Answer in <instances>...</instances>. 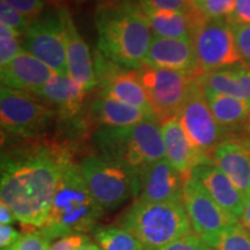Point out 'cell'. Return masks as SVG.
Wrapping results in <instances>:
<instances>
[{
  "mask_svg": "<svg viewBox=\"0 0 250 250\" xmlns=\"http://www.w3.org/2000/svg\"><path fill=\"white\" fill-rule=\"evenodd\" d=\"M67 154L50 146L2 154L0 198L18 221L35 228L45 224Z\"/></svg>",
  "mask_w": 250,
  "mask_h": 250,
  "instance_id": "obj_1",
  "label": "cell"
},
{
  "mask_svg": "<svg viewBox=\"0 0 250 250\" xmlns=\"http://www.w3.org/2000/svg\"><path fill=\"white\" fill-rule=\"evenodd\" d=\"M95 23L105 57L131 70L143 66L153 36L136 0H105L96 8Z\"/></svg>",
  "mask_w": 250,
  "mask_h": 250,
  "instance_id": "obj_2",
  "label": "cell"
},
{
  "mask_svg": "<svg viewBox=\"0 0 250 250\" xmlns=\"http://www.w3.org/2000/svg\"><path fill=\"white\" fill-rule=\"evenodd\" d=\"M104 210L94 199L70 154L65 158L48 219L39 232L49 240L86 233L96 227Z\"/></svg>",
  "mask_w": 250,
  "mask_h": 250,
  "instance_id": "obj_3",
  "label": "cell"
},
{
  "mask_svg": "<svg viewBox=\"0 0 250 250\" xmlns=\"http://www.w3.org/2000/svg\"><path fill=\"white\" fill-rule=\"evenodd\" d=\"M92 139L98 155L138 177L149 165L166 158L161 126L155 121L123 127H99Z\"/></svg>",
  "mask_w": 250,
  "mask_h": 250,
  "instance_id": "obj_4",
  "label": "cell"
},
{
  "mask_svg": "<svg viewBox=\"0 0 250 250\" xmlns=\"http://www.w3.org/2000/svg\"><path fill=\"white\" fill-rule=\"evenodd\" d=\"M145 250H158L192 232L183 203L134 201L117 219Z\"/></svg>",
  "mask_w": 250,
  "mask_h": 250,
  "instance_id": "obj_5",
  "label": "cell"
},
{
  "mask_svg": "<svg viewBox=\"0 0 250 250\" xmlns=\"http://www.w3.org/2000/svg\"><path fill=\"white\" fill-rule=\"evenodd\" d=\"M80 174L104 211L116 210L139 193V177L100 155H87L78 164Z\"/></svg>",
  "mask_w": 250,
  "mask_h": 250,
  "instance_id": "obj_6",
  "label": "cell"
},
{
  "mask_svg": "<svg viewBox=\"0 0 250 250\" xmlns=\"http://www.w3.org/2000/svg\"><path fill=\"white\" fill-rule=\"evenodd\" d=\"M58 114L35 94L1 86L0 122L13 136L35 137L42 133Z\"/></svg>",
  "mask_w": 250,
  "mask_h": 250,
  "instance_id": "obj_7",
  "label": "cell"
},
{
  "mask_svg": "<svg viewBox=\"0 0 250 250\" xmlns=\"http://www.w3.org/2000/svg\"><path fill=\"white\" fill-rule=\"evenodd\" d=\"M159 123L176 117L187 101L197 77L144 64L137 70Z\"/></svg>",
  "mask_w": 250,
  "mask_h": 250,
  "instance_id": "obj_8",
  "label": "cell"
},
{
  "mask_svg": "<svg viewBox=\"0 0 250 250\" xmlns=\"http://www.w3.org/2000/svg\"><path fill=\"white\" fill-rule=\"evenodd\" d=\"M176 118L193 146L210 158L219 144L230 138V133L221 127L212 115L198 83V77L193 81L189 96Z\"/></svg>",
  "mask_w": 250,
  "mask_h": 250,
  "instance_id": "obj_9",
  "label": "cell"
},
{
  "mask_svg": "<svg viewBox=\"0 0 250 250\" xmlns=\"http://www.w3.org/2000/svg\"><path fill=\"white\" fill-rule=\"evenodd\" d=\"M23 49L58 74H68L62 8L50 11L31 21L22 39Z\"/></svg>",
  "mask_w": 250,
  "mask_h": 250,
  "instance_id": "obj_10",
  "label": "cell"
},
{
  "mask_svg": "<svg viewBox=\"0 0 250 250\" xmlns=\"http://www.w3.org/2000/svg\"><path fill=\"white\" fill-rule=\"evenodd\" d=\"M93 62L100 88L99 95L127 103L155 116L137 70L118 65L105 57L100 50L93 52Z\"/></svg>",
  "mask_w": 250,
  "mask_h": 250,
  "instance_id": "obj_11",
  "label": "cell"
},
{
  "mask_svg": "<svg viewBox=\"0 0 250 250\" xmlns=\"http://www.w3.org/2000/svg\"><path fill=\"white\" fill-rule=\"evenodd\" d=\"M191 39L202 73L223 70L242 62L226 19L208 20L197 28Z\"/></svg>",
  "mask_w": 250,
  "mask_h": 250,
  "instance_id": "obj_12",
  "label": "cell"
},
{
  "mask_svg": "<svg viewBox=\"0 0 250 250\" xmlns=\"http://www.w3.org/2000/svg\"><path fill=\"white\" fill-rule=\"evenodd\" d=\"M182 203L192 232L208 245L225 229L237 223L214 202L203 184L191 174L184 182Z\"/></svg>",
  "mask_w": 250,
  "mask_h": 250,
  "instance_id": "obj_13",
  "label": "cell"
},
{
  "mask_svg": "<svg viewBox=\"0 0 250 250\" xmlns=\"http://www.w3.org/2000/svg\"><path fill=\"white\" fill-rule=\"evenodd\" d=\"M187 177L167 159H161L139 175V193L136 199L148 203H182Z\"/></svg>",
  "mask_w": 250,
  "mask_h": 250,
  "instance_id": "obj_14",
  "label": "cell"
},
{
  "mask_svg": "<svg viewBox=\"0 0 250 250\" xmlns=\"http://www.w3.org/2000/svg\"><path fill=\"white\" fill-rule=\"evenodd\" d=\"M144 64L180 71L192 77L202 74L192 39H168L153 35Z\"/></svg>",
  "mask_w": 250,
  "mask_h": 250,
  "instance_id": "obj_15",
  "label": "cell"
},
{
  "mask_svg": "<svg viewBox=\"0 0 250 250\" xmlns=\"http://www.w3.org/2000/svg\"><path fill=\"white\" fill-rule=\"evenodd\" d=\"M62 21L68 76L86 93H88L98 87L92 54L66 8H62Z\"/></svg>",
  "mask_w": 250,
  "mask_h": 250,
  "instance_id": "obj_16",
  "label": "cell"
},
{
  "mask_svg": "<svg viewBox=\"0 0 250 250\" xmlns=\"http://www.w3.org/2000/svg\"><path fill=\"white\" fill-rule=\"evenodd\" d=\"M191 175L203 184L206 191L226 213L234 220L240 221L245 208V196L213 161L196 166Z\"/></svg>",
  "mask_w": 250,
  "mask_h": 250,
  "instance_id": "obj_17",
  "label": "cell"
},
{
  "mask_svg": "<svg viewBox=\"0 0 250 250\" xmlns=\"http://www.w3.org/2000/svg\"><path fill=\"white\" fill-rule=\"evenodd\" d=\"M56 72L45 62L23 50L7 65L0 67L1 86L35 93L55 76Z\"/></svg>",
  "mask_w": 250,
  "mask_h": 250,
  "instance_id": "obj_18",
  "label": "cell"
},
{
  "mask_svg": "<svg viewBox=\"0 0 250 250\" xmlns=\"http://www.w3.org/2000/svg\"><path fill=\"white\" fill-rule=\"evenodd\" d=\"M160 126L166 159L184 176H189L196 166L212 161L210 156L205 155L193 146L176 117L164 121Z\"/></svg>",
  "mask_w": 250,
  "mask_h": 250,
  "instance_id": "obj_19",
  "label": "cell"
},
{
  "mask_svg": "<svg viewBox=\"0 0 250 250\" xmlns=\"http://www.w3.org/2000/svg\"><path fill=\"white\" fill-rule=\"evenodd\" d=\"M211 159L243 196L250 192V145L246 140L226 139L214 148Z\"/></svg>",
  "mask_w": 250,
  "mask_h": 250,
  "instance_id": "obj_20",
  "label": "cell"
},
{
  "mask_svg": "<svg viewBox=\"0 0 250 250\" xmlns=\"http://www.w3.org/2000/svg\"><path fill=\"white\" fill-rule=\"evenodd\" d=\"M34 94L54 109L58 117L70 120L80 112L87 93L68 74L55 73Z\"/></svg>",
  "mask_w": 250,
  "mask_h": 250,
  "instance_id": "obj_21",
  "label": "cell"
},
{
  "mask_svg": "<svg viewBox=\"0 0 250 250\" xmlns=\"http://www.w3.org/2000/svg\"><path fill=\"white\" fill-rule=\"evenodd\" d=\"M89 115L100 127H123L145 121H159L154 115L117 100L98 95L89 107Z\"/></svg>",
  "mask_w": 250,
  "mask_h": 250,
  "instance_id": "obj_22",
  "label": "cell"
},
{
  "mask_svg": "<svg viewBox=\"0 0 250 250\" xmlns=\"http://www.w3.org/2000/svg\"><path fill=\"white\" fill-rule=\"evenodd\" d=\"M202 89L212 115L221 127L230 133L232 130L245 126L248 123L250 120V103L248 101L214 93L203 87Z\"/></svg>",
  "mask_w": 250,
  "mask_h": 250,
  "instance_id": "obj_23",
  "label": "cell"
},
{
  "mask_svg": "<svg viewBox=\"0 0 250 250\" xmlns=\"http://www.w3.org/2000/svg\"><path fill=\"white\" fill-rule=\"evenodd\" d=\"M154 36L168 39H191L192 24L187 13L161 9L140 8Z\"/></svg>",
  "mask_w": 250,
  "mask_h": 250,
  "instance_id": "obj_24",
  "label": "cell"
},
{
  "mask_svg": "<svg viewBox=\"0 0 250 250\" xmlns=\"http://www.w3.org/2000/svg\"><path fill=\"white\" fill-rule=\"evenodd\" d=\"M101 250H145L140 241L120 226H96L92 230Z\"/></svg>",
  "mask_w": 250,
  "mask_h": 250,
  "instance_id": "obj_25",
  "label": "cell"
},
{
  "mask_svg": "<svg viewBox=\"0 0 250 250\" xmlns=\"http://www.w3.org/2000/svg\"><path fill=\"white\" fill-rule=\"evenodd\" d=\"M213 250H250V232L237 221L208 243Z\"/></svg>",
  "mask_w": 250,
  "mask_h": 250,
  "instance_id": "obj_26",
  "label": "cell"
},
{
  "mask_svg": "<svg viewBox=\"0 0 250 250\" xmlns=\"http://www.w3.org/2000/svg\"><path fill=\"white\" fill-rule=\"evenodd\" d=\"M233 31L234 41L242 62L250 67V23L237 21L232 17L226 18Z\"/></svg>",
  "mask_w": 250,
  "mask_h": 250,
  "instance_id": "obj_27",
  "label": "cell"
},
{
  "mask_svg": "<svg viewBox=\"0 0 250 250\" xmlns=\"http://www.w3.org/2000/svg\"><path fill=\"white\" fill-rule=\"evenodd\" d=\"M208 20H220L233 14L236 0H193Z\"/></svg>",
  "mask_w": 250,
  "mask_h": 250,
  "instance_id": "obj_28",
  "label": "cell"
},
{
  "mask_svg": "<svg viewBox=\"0 0 250 250\" xmlns=\"http://www.w3.org/2000/svg\"><path fill=\"white\" fill-rule=\"evenodd\" d=\"M0 24H5V26L13 28L21 35L24 36V34L29 29L31 20L21 14L20 12L15 11L5 1L0 0Z\"/></svg>",
  "mask_w": 250,
  "mask_h": 250,
  "instance_id": "obj_29",
  "label": "cell"
},
{
  "mask_svg": "<svg viewBox=\"0 0 250 250\" xmlns=\"http://www.w3.org/2000/svg\"><path fill=\"white\" fill-rule=\"evenodd\" d=\"M139 8L161 9L188 13L195 7L193 0H136Z\"/></svg>",
  "mask_w": 250,
  "mask_h": 250,
  "instance_id": "obj_30",
  "label": "cell"
},
{
  "mask_svg": "<svg viewBox=\"0 0 250 250\" xmlns=\"http://www.w3.org/2000/svg\"><path fill=\"white\" fill-rule=\"evenodd\" d=\"M50 247L51 245L48 237L36 230L22 234L9 250H50Z\"/></svg>",
  "mask_w": 250,
  "mask_h": 250,
  "instance_id": "obj_31",
  "label": "cell"
},
{
  "mask_svg": "<svg viewBox=\"0 0 250 250\" xmlns=\"http://www.w3.org/2000/svg\"><path fill=\"white\" fill-rule=\"evenodd\" d=\"M158 250H213L198 235L191 232Z\"/></svg>",
  "mask_w": 250,
  "mask_h": 250,
  "instance_id": "obj_32",
  "label": "cell"
},
{
  "mask_svg": "<svg viewBox=\"0 0 250 250\" xmlns=\"http://www.w3.org/2000/svg\"><path fill=\"white\" fill-rule=\"evenodd\" d=\"M22 37L0 39V66H5L23 51Z\"/></svg>",
  "mask_w": 250,
  "mask_h": 250,
  "instance_id": "obj_33",
  "label": "cell"
},
{
  "mask_svg": "<svg viewBox=\"0 0 250 250\" xmlns=\"http://www.w3.org/2000/svg\"><path fill=\"white\" fill-rule=\"evenodd\" d=\"M2 1L30 20L39 18L45 6V0H2Z\"/></svg>",
  "mask_w": 250,
  "mask_h": 250,
  "instance_id": "obj_34",
  "label": "cell"
},
{
  "mask_svg": "<svg viewBox=\"0 0 250 250\" xmlns=\"http://www.w3.org/2000/svg\"><path fill=\"white\" fill-rule=\"evenodd\" d=\"M89 241V237L85 233L70 234V235L56 240L50 247V250H79L85 243Z\"/></svg>",
  "mask_w": 250,
  "mask_h": 250,
  "instance_id": "obj_35",
  "label": "cell"
},
{
  "mask_svg": "<svg viewBox=\"0 0 250 250\" xmlns=\"http://www.w3.org/2000/svg\"><path fill=\"white\" fill-rule=\"evenodd\" d=\"M21 234L11 225H0V250H9L13 247Z\"/></svg>",
  "mask_w": 250,
  "mask_h": 250,
  "instance_id": "obj_36",
  "label": "cell"
},
{
  "mask_svg": "<svg viewBox=\"0 0 250 250\" xmlns=\"http://www.w3.org/2000/svg\"><path fill=\"white\" fill-rule=\"evenodd\" d=\"M229 17L241 22L250 23V0H236L235 8Z\"/></svg>",
  "mask_w": 250,
  "mask_h": 250,
  "instance_id": "obj_37",
  "label": "cell"
},
{
  "mask_svg": "<svg viewBox=\"0 0 250 250\" xmlns=\"http://www.w3.org/2000/svg\"><path fill=\"white\" fill-rule=\"evenodd\" d=\"M17 220L13 211L4 203H0V225H11Z\"/></svg>",
  "mask_w": 250,
  "mask_h": 250,
  "instance_id": "obj_38",
  "label": "cell"
},
{
  "mask_svg": "<svg viewBox=\"0 0 250 250\" xmlns=\"http://www.w3.org/2000/svg\"><path fill=\"white\" fill-rule=\"evenodd\" d=\"M240 223L250 232V192L245 196V208H243V213L240 219Z\"/></svg>",
  "mask_w": 250,
  "mask_h": 250,
  "instance_id": "obj_39",
  "label": "cell"
},
{
  "mask_svg": "<svg viewBox=\"0 0 250 250\" xmlns=\"http://www.w3.org/2000/svg\"><path fill=\"white\" fill-rule=\"evenodd\" d=\"M79 250H101V248L98 246V243H93V242H87L83 245Z\"/></svg>",
  "mask_w": 250,
  "mask_h": 250,
  "instance_id": "obj_40",
  "label": "cell"
},
{
  "mask_svg": "<svg viewBox=\"0 0 250 250\" xmlns=\"http://www.w3.org/2000/svg\"><path fill=\"white\" fill-rule=\"evenodd\" d=\"M245 136L250 137V120H249L248 123L245 125Z\"/></svg>",
  "mask_w": 250,
  "mask_h": 250,
  "instance_id": "obj_41",
  "label": "cell"
},
{
  "mask_svg": "<svg viewBox=\"0 0 250 250\" xmlns=\"http://www.w3.org/2000/svg\"><path fill=\"white\" fill-rule=\"evenodd\" d=\"M77 1H79V2H81V1H85V0H77Z\"/></svg>",
  "mask_w": 250,
  "mask_h": 250,
  "instance_id": "obj_42",
  "label": "cell"
}]
</instances>
